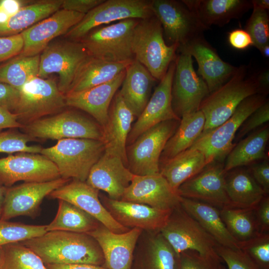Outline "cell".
Listing matches in <instances>:
<instances>
[{"mask_svg": "<svg viewBox=\"0 0 269 269\" xmlns=\"http://www.w3.org/2000/svg\"><path fill=\"white\" fill-rule=\"evenodd\" d=\"M20 243L39 256L45 265L100 266L104 262L98 243L87 234L48 231Z\"/></svg>", "mask_w": 269, "mask_h": 269, "instance_id": "6da1fadb", "label": "cell"}, {"mask_svg": "<svg viewBox=\"0 0 269 269\" xmlns=\"http://www.w3.org/2000/svg\"><path fill=\"white\" fill-rule=\"evenodd\" d=\"M246 65L238 67L231 77L210 93L199 107L204 115L203 131L214 129L227 120L246 98L260 94L257 74H249Z\"/></svg>", "mask_w": 269, "mask_h": 269, "instance_id": "7a4b0ae2", "label": "cell"}, {"mask_svg": "<svg viewBox=\"0 0 269 269\" xmlns=\"http://www.w3.org/2000/svg\"><path fill=\"white\" fill-rule=\"evenodd\" d=\"M178 46L176 44L166 45L161 25L154 15L140 19L134 29L132 50L134 59L156 80L162 79L175 60Z\"/></svg>", "mask_w": 269, "mask_h": 269, "instance_id": "3957f363", "label": "cell"}, {"mask_svg": "<svg viewBox=\"0 0 269 269\" xmlns=\"http://www.w3.org/2000/svg\"><path fill=\"white\" fill-rule=\"evenodd\" d=\"M105 151L103 141L86 138H65L43 148L40 154L56 166L61 177L86 181L92 166Z\"/></svg>", "mask_w": 269, "mask_h": 269, "instance_id": "277c9868", "label": "cell"}, {"mask_svg": "<svg viewBox=\"0 0 269 269\" xmlns=\"http://www.w3.org/2000/svg\"><path fill=\"white\" fill-rule=\"evenodd\" d=\"M140 19H126L100 26L90 31L79 41L92 57L110 62H131L134 60L132 39Z\"/></svg>", "mask_w": 269, "mask_h": 269, "instance_id": "5b68a950", "label": "cell"}, {"mask_svg": "<svg viewBox=\"0 0 269 269\" xmlns=\"http://www.w3.org/2000/svg\"><path fill=\"white\" fill-rule=\"evenodd\" d=\"M267 101L266 95L259 93L246 98L227 120L214 129L203 131L190 148L201 151L208 164L222 159L234 146L233 140L242 124Z\"/></svg>", "mask_w": 269, "mask_h": 269, "instance_id": "8992f818", "label": "cell"}, {"mask_svg": "<svg viewBox=\"0 0 269 269\" xmlns=\"http://www.w3.org/2000/svg\"><path fill=\"white\" fill-rule=\"evenodd\" d=\"M19 91V100L13 113L23 126L58 113L66 107L65 95L52 79L34 77Z\"/></svg>", "mask_w": 269, "mask_h": 269, "instance_id": "52a82bcc", "label": "cell"}, {"mask_svg": "<svg viewBox=\"0 0 269 269\" xmlns=\"http://www.w3.org/2000/svg\"><path fill=\"white\" fill-rule=\"evenodd\" d=\"M35 140L86 138L101 140L103 128L86 116L73 111H62L36 120L20 129Z\"/></svg>", "mask_w": 269, "mask_h": 269, "instance_id": "ba28073f", "label": "cell"}, {"mask_svg": "<svg viewBox=\"0 0 269 269\" xmlns=\"http://www.w3.org/2000/svg\"><path fill=\"white\" fill-rule=\"evenodd\" d=\"M180 121L161 122L148 129L126 148L128 169L134 175H146L160 172V158Z\"/></svg>", "mask_w": 269, "mask_h": 269, "instance_id": "9c48e42d", "label": "cell"}, {"mask_svg": "<svg viewBox=\"0 0 269 269\" xmlns=\"http://www.w3.org/2000/svg\"><path fill=\"white\" fill-rule=\"evenodd\" d=\"M159 232L177 257L188 250L203 256L217 255L215 252L217 243L180 204L172 211Z\"/></svg>", "mask_w": 269, "mask_h": 269, "instance_id": "30bf717a", "label": "cell"}, {"mask_svg": "<svg viewBox=\"0 0 269 269\" xmlns=\"http://www.w3.org/2000/svg\"><path fill=\"white\" fill-rule=\"evenodd\" d=\"M175 59V68L171 88V103L174 112L180 119L197 111L203 101L209 95L205 81L195 72L192 57L179 46Z\"/></svg>", "mask_w": 269, "mask_h": 269, "instance_id": "8fae6325", "label": "cell"}, {"mask_svg": "<svg viewBox=\"0 0 269 269\" xmlns=\"http://www.w3.org/2000/svg\"><path fill=\"white\" fill-rule=\"evenodd\" d=\"M89 56L79 41L51 42L40 55L37 76L45 79L51 74L57 73L59 75L58 88L65 95L80 66Z\"/></svg>", "mask_w": 269, "mask_h": 269, "instance_id": "7c38bea8", "label": "cell"}, {"mask_svg": "<svg viewBox=\"0 0 269 269\" xmlns=\"http://www.w3.org/2000/svg\"><path fill=\"white\" fill-rule=\"evenodd\" d=\"M151 10L170 45L186 44L209 29L184 0H152Z\"/></svg>", "mask_w": 269, "mask_h": 269, "instance_id": "4fadbf2b", "label": "cell"}, {"mask_svg": "<svg viewBox=\"0 0 269 269\" xmlns=\"http://www.w3.org/2000/svg\"><path fill=\"white\" fill-rule=\"evenodd\" d=\"M151 0H107L85 14L64 36L79 41L93 29L112 22L135 18L144 19L153 16Z\"/></svg>", "mask_w": 269, "mask_h": 269, "instance_id": "5bb4252c", "label": "cell"}, {"mask_svg": "<svg viewBox=\"0 0 269 269\" xmlns=\"http://www.w3.org/2000/svg\"><path fill=\"white\" fill-rule=\"evenodd\" d=\"M60 177L55 164L40 153L21 152L0 158V184L6 187L19 181L41 182Z\"/></svg>", "mask_w": 269, "mask_h": 269, "instance_id": "9a60e30c", "label": "cell"}, {"mask_svg": "<svg viewBox=\"0 0 269 269\" xmlns=\"http://www.w3.org/2000/svg\"><path fill=\"white\" fill-rule=\"evenodd\" d=\"M70 181L62 177L41 182H24L7 187L0 219L8 221L24 216H37L43 199L51 192Z\"/></svg>", "mask_w": 269, "mask_h": 269, "instance_id": "2e32d148", "label": "cell"}, {"mask_svg": "<svg viewBox=\"0 0 269 269\" xmlns=\"http://www.w3.org/2000/svg\"><path fill=\"white\" fill-rule=\"evenodd\" d=\"M224 166L217 161L208 164L178 188L180 196L202 201L217 208L232 207L226 189Z\"/></svg>", "mask_w": 269, "mask_h": 269, "instance_id": "e0dca14e", "label": "cell"}, {"mask_svg": "<svg viewBox=\"0 0 269 269\" xmlns=\"http://www.w3.org/2000/svg\"><path fill=\"white\" fill-rule=\"evenodd\" d=\"M180 199L177 191L159 172L146 175H134L120 200L172 211L180 205Z\"/></svg>", "mask_w": 269, "mask_h": 269, "instance_id": "ac0fdd59", "label": "cell"}, {"mask_svg": "<svg viewBox=\"0 0 269 269\" xmlns=\"http://www.w3.org/2000/svg\"><path fill=\"white\" fill-rule=\"evenodd\" d=\"M50 199L63 200L84 211L106 228L115 233H123L129 228L119 223L99 199V190L86 181L73 180L51 192Z\"/></svg>", "mask_w": 269, "mask_h": 269, "instance_id": "d6986e66", "label": "cell"}, {"mask_svg": "<svg viewBox=\"0 0 269 269\" xmlns=\"http://www.w3.org/2000/svg\"><path fill=\"white\" fill-rule=\"evenodd\" d=\"M84 15L83 13L60 8L23 30L20 33L23 46L19 55L32 56L39 54L54 38L65 35Z\"/></svg>", "mask_w": 269, "mask_h": 269, "instance_id": "ffe728a7", "label": "cell"}, {"mask_svg": "<svg viewBox=\"0 0 269 269\" xmlns=\"http://www.w3.org/2000/svg\"><path fill=\"white\" fill-rule=\"evenodd\" d=\"M175 60L156 87L143 111L128 135L127 144H130L144 132L164 121H180L175 114L171 103V88L175 71Z\"/></svg>", "mask_w": 269, "mask_h": 269, "instance_id": "44dd1931", "label": "cell"}, {"mask_svg": "<svg viewBox=\"0 0 269 269\" xmlns=\"http://www.w3.org/2000/svg\"><path fill=\"white\" fill-rule=\"evenodd\" d=\"M134 175L120 157L104 151L91 168L86 182L107 193L110 199L120 200Z\"/></svg>", "mask_w": 269, "mask_h": 269, "instance_id": "7402d4cb", "label": "cell"}, {"mask_svg": "<svg viewBox=\"0 0 269 269\" xmlns=\"http://www.w3.org/2000/svg\"><path fill=\"white\" fill-rule=\"evenodd\" d=\"M142 230L134 228L115 233L103 225L87 233L98 243L107 269H131L133 252Z\"/></svg>", "mask_w": 269, "mask_h": 269, "instance_id": "603a6c76", "label": "cell"}, {"mask_svg": "<svg viewBox=\"0 0 269 269\" xmlns=\"http://www.w3.org/2000/svg\"><path fill=\"white\" fill-rule=\"evenodd\" d=\"M179 46L195 58L198 73L206 83L210 93L227 82L237 69L238 67L223 61L203 35Z\"/></svg>", "mask_w": 269, "mask_h": 269, "instance_id": "cb8c5ba5", "label": "cell"}, {"mask_svg": "<svg viewBox=\"0 0 269 269\" xmlns=\"http://www.w3.org/2000/svg\"><path fill=\"white\" fill-rule=\"evenodd\" d=\"M125 74L126 70L111 81L82 92L66 94V106L88 113L103 128L108 120L110 104L121 87Z\"/></svg>", "mask_w": 269, "mask_h": 269, "instance_id": "d4e9b609", "label": "cell"}, {"mask_svg": "<svg viewBox=\"0 0 269 269\" xmlns=\"http://www.w3.org/2000/svg\"><path fill=\"white\" fill-rule=\"evenodd\" d=\"M105 204L107 210L122 225L153 233L159 232L172 211L162 210L144 204L111 199H106Z\"/></svg>", "mask_w": 269, "mask_h": 269, "instance_id": "484cf974", "label": "cell"}, {"mask_svg": "<svg viewBox=\"0 0 269 269\" xmlns=\"http://www.w3.org/2000/svg\"><path fill=\"white\" fill-rule=\"evenodd\" d=\"M134 118L119 91L117 92L112 100L108 121L103 128L102 141L105 151L120 157L126 165L127 140Z\"/></svg>", "mask_w": 269, "mask_h": 269, "instance_id": "4316f807", "label": "cell"}, {"mask_svg": "<svg viewBox=\"0 0 269 269\" xmlns=\"http://www.w3.org/2000/svg\"><path fill=\"white\" fill-rule=\"evenodd\" d=\"M155 81L149 71L135 59L126 68L119 92L134 117L138 118L143 111Z\"/></svg>", "mask_w": 269, "mask_h": 269, "instance_id": "83f0119b", "label": "cell"}, {"mask_svg": "<svg viewBox=\"0 0 269 269\" xmlns=\"http://www.w3.org/2000/svg\"><path fill=\"white\" fill-rule=\"evenodd\" d=\"M201 23L208 29L212 25L224 26L241 18L253 7L248 0H184Z\"/></svg>", "mask_w": 269, "mask_h": 269, "instance_id": "f1b7e54d", "label": "cell"}, {"mask_svg": "<svg viewBox=\"0 0 269 269\" xmlns=\"http://www.w3.org/2000/svg\"><path fill=\"white\" fill-rule=\"evenodd\" d=\"M180 205L218 245L234 250L241 249L240 243L232 236L224 223L218 208L202 201L182 197Z\"/></svg>", "mask_w": 269, "mask_h": 269, "instance_id": "f546056e", "label": "cell"}, {"mask_svg": "<svg viewBox=\"0 0 269 269\" xmlns=\"http://www.w3.org/2000/svg\"><path fill=\"white\" fill-rule=\"evenodd\" d=\"M131 62L113 63L89 56L80 66L66 94L82 92L111 81Z\"/></svg>", "mask_w": 269, "mask_h": 269, "instance_id": "4dcf8cb0", "label": "cell"}, {"mask_svg": "<svg viewBox=\"0 0 269 269\" xmlns=\"http://www.w3.org/2000/svg\"><path fill=\"white\" fill-rule=\"evenodd\" d=\"M208 164L201 151L189 148L164 162L160 168V173L170 186L177 191L183 183L199 173Z\"/></svg>", "mask_w": 269, "mask_h": 269, "instance_id": "1f68e13d", "label": "cell"}, {"mask_svg": "<svg viewBox=\"0 0 269 269\" xmlns=\"http://www.w3.org/2000/svg\"><path fill=\"white\" fill-rule=\"evenodd\" d=\"M226 189L232 207L255 208L267 195L251 173L237 170L226 175Z\"/></svg>", "mask_w": 269, "mask_h": 269, "instance_id": "d6a6232c", "label": "cell"}, {"mask_svg": "<svg viewBox=\"0 0 269 269\" xmlns=\"http://www.w3.org/2000/svg\"><path fill=\"white\" fill-rule=\"evenodd\" d=\"M205 118L200 111L185 115L166 142L160 161L163 163L180 152L190 148L204 130Z\"/></svg>", "mask_w": 269, "mask_h": 269, "instance_id": "836d02e7", "label": "cell"}, {"mask_svg": "<svg viewBox=\"0 0 269 269\" xmlns=\"http://www.w3.org/2000/svg\"><path fill=\"white\" fill-rule=\"evenodd\" d=\"M62 2L63 0H41L22 6L5 23L0 24V37L21 33L60 9Z\"/></svg>", "mask_w": 269, "mask_h": 269, "instance_id": "e575fe53", "label": "cell"}, {"mask_svg": "<svg viewBox=\"0 0 269 269\" xmlns=\"http://www.w3.org/2000/svg\"><path fill=\"white\" fill-rule=\"evenodd\" d=\"M269 138V129L266 126L241 140L227 155L224 171L227 173L235 168L263 159Z\"/></svg>", "mask_w": 269, "mask_h": 269, "instance_id": "d590c367", "label": "cell"}, {"mask_svg": "<svg viewBox=\"0 0 269 269\" xmlns=\"http://www.w3.org/2000/svg\"><path fill=\"white\" fill-rule=\"evenodd\" d=\"M58 203L55 218L46 225L47 232L63 231L87 234L100 225L95 218L72 204L63 200H58Z\"/></svg>", "mask_w": 269, "mask_h": 269, "instance_id": "8d00e7d4", "label": "cell"}, {"mask_svg": "<svg viewBox=\"0 0 269 269\" xmlns=\"http://www.w3.org/2000/svg\"><path fill=\"white\" fill-rule=\"evenodd\" d=\"M254 208L228 207L220 209L221 217L228 230L239 243L248 241L262 233Z\"/></svg>", "mask_w": 269, "mask_h": 269, "instance_id": "74e56055", "label": "cell"}, {"mask_svg": "<svg viewBox=\"0 0 269 269\" xmlns=\"http://www.w3.org/2000/svg\"><path fill=\"white\" fill-rule=\"evenodd\" d=\"M40 55H18L0 64V83L8 84L19 90L28 80L37 76Z\"/></svg>", "mask_w": 269, "mask_h": 269, "instance_id": "f35d334b", "label": "cell"}, {"mask_svg": "<svg viewBox=\"0 0 269 269\" xmlns=\"http://www.w3.org/2000/svg\"><path fill=\"white\" fill-rule=\"evenodd\" d=\"M2 269H48L41 259L20 243L2 246Z\"/></svg>", "mask_w": 269, "mask_h": 269, "instance_id": "ab89813d", "label": "cell"}, {"mask_svg": "<svg viewBox=\"0 0 269 269\" xmlns=\"http://www.w3.org/2000/svg\"><path fill=\"white\" fill-rule=\"evenodd\" d=\"M177 257L160 232L153 233L147 245L148 269H178Z\"/></svg>", "mask_w": 269, "mask_h": 269, "instance_id": "60d3db41", "label": "cell"}, {"mask_svg": "<svg viewBox=\"0 0 269 269\" xmlns=\"http://www.w3.org/2000/svg\"><path fill=\"white\" fill-rule=\"evenodd\" d=\"M46 232V225H28L0 219V247L22 242Z\"/></svg>", "mask_w": 269, "mask_h": 269, "instance_id": "b9f144b4", "label": "cell"}, {"mask_svg": "<svg viewBox=\"0 0 269 269\" xmlns=\"http://www.w3.org/2000/svg\"><path fill=\"white\" fill-rule=\"evenodd\" d=\"M245 28L251 37L253 46L260 52L269 44V16L267 10L253 6Z\"/></svg>", "mask_w": 269, "mask_h": 269, "instance_id": "7bdbcfd3", "label": "cell"}, {"mask_svg": "<svg viewBox=\"0 0 269 269\" xmlns=\"http://www.w3.org/2000/svg\"><path fill=\"white\" fill-rule=\"evenodd\" d=\"M16 129H9L0 133V153L9 154L21 152L40 153L43 147L40 145H28L29 141L35 140Z\"/></svg>", "mask_w": 269, "mask_h": 269, "instance_id": "ee69618b", "label": "cell"}, {"mask_svg": "<svg viewBox=\"0 0 269 269\" xmlns=\"http://www.w3.org/2000/svg\"><path fill=\"white\" fill-rule=\"evenodd\" d=\"M178 269H226L217 255L203 256L196 251H186L177 257Z\"/></svg>", "mask_w": 269, "mask_h": 269, "instance_id": "f6af8a7d", "label": "cell"}, {"mask_svg": "<svg viewBox=\"0 0 269 269\" xmlns=\"http://www.w3.org/2000/svg\"><path fill=\"white\" fill-rule=\"evenodd\" d=\"M245 251L261 269H269V235L261 233L248 241L240 243Z\"/></svg>", "mask_w": 269, "mask_h": 269, "instance_id": "bcb514c9", "label": "cell"}, {"mask_svg": "<svg viewBox=\"0 0 269 269\" xmlns=\"http://www.w3.org/2000/svg\"><path fill=\"white\" fill-rule=\"evenodd\" d=\"M215 252L226 264L228 269H261L242 249L234 250L218 245Z\"/></svg>", "mask_w": 269, "mask_h": 269, "instance_id": "7dc6e473", "label": "cell"}, {"mask_svg": "<svg viewBox=\"0 0 269 269\" xmlns=\"http://www.w3.org/2000/svg\"><path fill=\"white\" fill-rule=\"evenodd\" d=\"M269 120V102L267 101L255 111L242 124L237 133L239 139L255 130Z\"/></svg>", "mask_w": 269, "mask_h": 269, "instance_id": "c3c4849f", "label": "cell"}, {"mask_svg": "<svg viewBox=\"0 0 269 269\" xmlns=\"http://www.w3.org/2000/svg\"><path fill=\"white\" fill-rule=\"evenodd\" d=\"M23 46V41L20 33L0 37V64L18 55Z\"/></svg>", "mask_w": 269, "mask_h": 269, "instance_id": "681fc988", "label": "cell"}, {"mask_svg": "<svg viewBox=\"0 0 269 269\" xmlns=\"http://www.w3.org/2000/svg\"><path fill=\"white\" fill-rule=\"evenodd\" d=\"M19 96V90L8 84L0 83V107L7 108L13 113Z\"/></svg>", "mask_w": 269, "mask_h": 269, "instance_id": "f907efd6", "label": "cell"}, {"mask_svg": "<svg viewBox=\"0 0 269 269\" xmlns=\"http://www.w3.org/2000/svg\"><path fill=\"white\" fill-rule=\"evenodd\" d=\"M104 0H63L62 9L86 14Z\"/></svg>", "mask_w": 269, "mask_h": 269, "instance_id": "816d5d0a", "label": "cell"}, {"mask_svg": "<svg viewBox=\"0 0 269 269\" xmlns=\"http://www.w3.org/2000/svg\"><path fill=\"white\" fill-rule=\"evenodd\" d=\"M252 176L267 195L269 192V163L264 161L253 165L251 168Z\"/></svg>", "mask_w": 269, "mask_h": 269, "instance_id": "f5cc1de1", "label": "cell"}, {"mask_svg": "<svg viewBox=\"0 0 269 269\" xmlns=\"http://www.w3.org/2000/svg\"><path fill=\"white\" fill-rule=\"evenodd\" d=\"M255 215L262 233L269 231V197L265 196L254 208Z\"/></svg>", "mask_w": 269, "mask_h": 269, "instance_id": "db71d44e", "label": "cell"}, {"mask_svg": "<svg viewBox=\"0 0 269 269\" xmlns=\"http://www.w3.org/2000/svg\"><path fill=\"white\" fill-rule=\"evenodd\" d=\"M228 41L234 48L244 50L253 46V41L248 32L242 29H236L228 34Z\"/></svg>", "mask_w": 269, "mask_h": 269, "instance_id": "11a10c76", "label": "cell"}, {"mask_svg": "<svg viewBox=\"0 0 269 269\" xmlns=\"http://www.w3.org/2000/svg\"><path fill=\"white\" fill-rule=\"evenodd\" d=\"M23 126L18 121L15 114L8 109L0 107V133L9 129H21Z\"/></svg>", "mask_w": 269, "mask_h": 269, "instance_id": "9f6ffc18", "label": "cell"}, {"mask_svg": "<svg viewBox=\"0 0 269 269\" xmlns=\"http://www.w3.org/2000/svg\"><path fill=\"white\" fill-rule=\"evenodd\" d=\"M48 269H107L100 266L90 264L45 265Z\"/></svg>", "mask_w": 269, "mask_h": 269, "instance_id": "6f0895ef", "label": "cell"}, {"mask_svg": "<svg viewBox=\"0 0 269 269\" xmlns=\"http://www.w3.org/2000/svg\"><path fill=\"white\" fill-rule=\"evenodd\" d=\"M260 94L266 95L269 88V70L266 69L257 74Z\"/></svg>", "mask_w": 269, "mask_h": 269, "instance_id": "680465c9", "label": "cell"}, {"mask_svg": "<svg viewBox=\"0 0 269 269\" xmlns=\"http://www.w3.org/2000/svg\"><path fill=\"white\" fill-rule=\"evenodd\" d=\"M0 5L5 11L9 17L16 13L22 7L21 2L17 0H2Z\"/></svg>", "mask_w": 269, "mask_h": 269, "instance_id": "91938a15", "label": "cell"}, {"mask_svg": "<svg viewBox=\"0 0 269 269\" xmlns=\"http://www.w3.org/2000/svg\"><path fill=\"white\" fill-rule=\"evenodd\" d=\"M253 7L268 10L269 9V0H251Z\"/></svg>", "mask_w": 269, "mask_h": 269, "instance_id": "94428289", "label": "cell"}, {"mask_svg": "<svg viewBox=\"0 0 269 269\" xmlns=\"http://www.w3.org/2000/svg\"><path fill=\"white\" fill-rule=\"evenodd\" d=\"M7 188V187L0 184V218L2 211Z\"/></svg>", "mask_w": 269, "mask_h": 269, "instance_id": "6125c7cd", "label": "cell"}, {"mask_svg": "<svg viewBox=\"0 0 269 269\" xmlns=\"http://www.w3.org/2000/svg\"><path fill=\"white\" fill-rule=\"evenodd\" d=\"M9 16L5 11L2 7V6L0 5V24L5 23L7 20Z\"/></svg>", "mask_w": 269, "mask_h": 269, "instance_id": "be15d7a7", "label": "cell"}, {"mask_svg": "<svg viewBox=\"0 0 269 269\" xmlns=\"http://www.w3.org/2000/svg\"><path fill=\"white\" fill-rule=\"evenodd\" d=\"M261 53L264 57L268 58L269 57V44L264 46L261 51Z\"/></svg>", "mask_w": 269, "mask_h": 269, "instance_id": "e7e4bbea", "label": "cell"}, {"mask_svg": "<svg viewBox=\"0 0 269 269\" xmlns=\"http://www.w3.org/2000/svg\"><path fill=\"white\" fill-rule=\"evenodd\" d=\"M3 262V249L2 246L0 247V269H2Z\"/></svg>", "mask_w": 269, "mask_h": 269, "instance_id": "03108f58", "label": "cell"}]
</instances>
